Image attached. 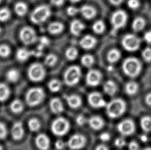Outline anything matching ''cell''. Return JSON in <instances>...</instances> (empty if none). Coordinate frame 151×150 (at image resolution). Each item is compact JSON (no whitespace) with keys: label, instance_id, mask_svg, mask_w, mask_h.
I'll return each instance as SVG.
<instances>
[{"label":"cell","instance_id":"cell-25","mask_svg":"<svg viewBox=\"0 0 151 150\" xmlns=\"http://www.w3.org/2000/svg\"><path fill=\"white\" fill-rule=\"evenodd\" d=\"M24 106L22 101L19 99L14 100L10 104V109L13 113L20 114L23 112Z\"/></svg>","mask_w":151,"mask_h":150},{"label":"cell","instance_id":"cell-40","mask_svg":"<svg viewBox=\"0 0 151 150\" xmlns=\"http://www.w3.org/2000/svg\"><path fill=\"white\" fill-rule=\"evenodd\" d=\"M57 61V57L53 54H50L47 56L45 60V65L48 66H53L56 63Z\"/></svg>","mask_w":151,"mask_h":150},{"label":"cell","instance_id":"cell-34","mask_svg":"<svg viewBox=\"0 0 151 150\" xmlns=\"http://www.w3.org/2000/svg\"><path fill=\"white\" fill-rule=\"evenodd\" d=\"M28 126L32 132H37L41 128V123L37 118H32L28 122Z\"/></svg>","mask_w":151,"mask_h":150},{"label":"cell","instance_id":"cell-35","mask_svg":"<svg viewBox=\"0 0 151 150\" xmlns=\"http://www.w3.org/2000/svg\"><path fill=\"white\" fill-rule=\"evenodd\" d=\"M141 128L145 132L151 131V117L150 116H145L142 118L140 121Z\"/></svg>","mask_w":151,"mask_h":150},{"label":"cell","instance_id":"cell-37","mask_svg":"<svg viewBox=\"0 0 151 150\" xmlns=\"http://www.w3.org/2000/svg\"><path fill=\"white\" fill-rule=\"evenodd\" d=\"M92 29L94 31V33L98 34H102L105 29V25L102 21H97L93 25Z\"/></svg>","mask_w":151,"mask_h":150},{"label":"cell","instance_id":"cell-49","mask_svg":"<svg viewBox=\"0 0 151 150\" xmlns=\"http://www.w3.org/2000/svg\"><path fill=\"white\" fill-rule=\"evenodd\" d=\"M67 144L63 141V140L61 139L57 140L55 144V148L57 150H63L65 148Z\"/></svg>","mask_w":151,"mask_h":150},{"label":"cell","instance_id":"cell-39","mask_svg":"<svg viewBox=\"0 0 151 150\" xmlns=\"http://www.w3.org/2000/svg\"><path fill=\"white\" fill-rule=\"evenodd\" d=\"M10 16L11 12L9 9L6 7L0 9V22H6L10 19Z\"/></svg>","mask_w":151,"mask_h":150},{"label":"cell","instance_id":"cell-45","mask_svg":"<svg viewBox=\"0 0 151 150\" xmlns=\"http://www.w3.org/2000/svg\"><path fill=\"white\" fill-rule=\"evenodd\" d=\"M140 5V3L139 0H128L127 1V6L129 8L135 10L139 8Z\"/></svg>","mask_w":151,"mask_h":150},{"label":"cell","instance_id":"cell-46","mask_svg":"<svg viewBox=\"0 0 151 150\" xmlns=\"http://www.w3.org/2000/svg\"><path fill=\"white\" fill-rule=\"evenodd\" d=\"M126 141L124 138H123L122 137H120L118 138H116L114 140V145L119 148H122L123 147L126 145Z\"/></svg>","mask_w":151,"mask_h":150},{"label":"cell","instance_id":"cell-38","mask_svg":"<svg viewBox=\"0 0 151 150\" xmlns=\"http://www.w3.org/2000/svg\"><path fill=\"white\" fill-rule=\"evenodd\" d=\"M78 51L75 47H69L65 51V56L69 60H74L78 56Z\"/></svg>","mask_w":151,"mask_h":150},{"label":"cell","instance_id":"cell-17","mask_svg":"<svg viewBox=\"0 0 151 150\" xmlns=\"http://www.w3.org/2000/svg\"><path fill=\"white\" fill-rule=\"evenodd\" d=\"M63 98L70 108L78 109L82 106V100L78 95L75 94L65 95Z\"/></svg>","mask_w":151,"mask_h":150},{"label":"cell","instance_id":"cell-27","mask_svg":"<svg viewBox=\"0 0 151 150\" xmlns=\"http://www.w3.org/2000/svg\"><path fill=\"white\" fill-rule=\"evenodd\" d=\"M145 26V21L143 18L138 16L134 20L132 23V29L135 32L142 31Z\"/></svg>","mask_w":151,"mask_h":150},{"label":"cell","instance_id":"cell-58","mask_svg":"<svg viewBox=\"0 0 151 150\" xmlns=\"http://www.w3.org/2000/svg\"><path fill=\"white\" fill-rule=\"evenodd\" d=\"M70 1L72 3H77V2H80L81 0H70Z\"/></svg>","mask_w":151,"mask_h":150},{"label":"cell","instance_id":"cell-10","mask_svg":"<svg viewBox=\"0 0 151 150\" xmlns=\"http://www.w3.org/2000/svg\"><path fill=\"white\" fill-rule=\"evenodd\" d=\"M20 38L24 44H32L37 41V36L35 31L30 27H23L20 32Z\"/></svg>","mask_w":151,"mask_h":150},{"label":"cell","instance_id":"cell-14","mask_svg":"<svg viewBox=\"0 0 151 150\" xmlns=\"http://www.w3.org/2000/svg\"><path fill=\"white\" fill-rule=\"evenodd\" d=\"M102 79V75L100 71L96 69H91L86 75V83L90 86H96L100 83Z\"/></svg>","mask_w":151,"mask_h":150},{"label":"cell","instance_id":"cell-2","mask_svg":"<svg viewBox=\"0 0 151 150\" xmlns=\"http://www.w3.org/2000/svg\"><path fill=\"white\" fill-rule=\"evenodd\" d=\"M122 69L125 74L131 78H135L140 74L142 64L135 57H129L123 61Z\"/></svg>","mask_w":151,"mask_h":150},{"label":"cell","instance_id":"cell-41","mask_svg":"<svg viewBox=\"0 0 151 150\" xmlns=\"http://www.w3.org/2000/svg\"><path fill=\"white\" fill-rule=\"evenodd\" d=\"M50 44V40L47 37L42 36L39 38V44L37 47V51L42 52L43 49L48 46Z\"/></svg>","mask_w":151,"mask_h":150},{"label":"cell","instance_id":"cell-19","mask_svg":"<svg viewBox=\"0 0 151 150\" xmlns=\"http://www.w3.org/2000/svg\"><path fill=\"white\" fill-rule=\"evenodd\" d=\"M96 39L91 35H86L80 41V45L85 49H90L93 48L96 44Z\"/></svg>","mask_w":151,"mask_h":150},{"label":"cell","instance_id":"cell-50","mask_svg":"<svg viewBox=\"0 0 151 150\" xmlns=\"http://www.w3.org/2000/svg\"><path fill=\"white\" fill-rule=\"evenodd\" d=\"M101 140L103 142H107L110 140V135L107 132H104L100 135Z\"/></svg>","mask_w":151,"mask_h":150},{"label":"cell","instance_id":"cell-55","mask_svg":"<svg viewBox=\"0 0 151 150\" xmlns=\"http://www.w3.org/2000/svg\"><path fill=\"white\" fill-rule=\"evenodd\" d=\"M95 150H108V148L105 144H100L96 146Z\"/></svg>","mask_w":151,"mask_h":150},{"label":"cell","instance_id":"cell-28","mask_svg":"<svg viewBox=\"0 0 151 150\" xmlns=\"http://www.w3.org/2000/svg\"><path fill=\"white\" fill-rule=\"evenodd\" d=\"M10 95V90L8 85L4 83H0V102L5 101Z\"/></svg>","mask_w":151,"mask_h":150},{"label":"cell","instance_id":"cell-24","mask_svg":"<svg viewBox=\"0 0 151 150\" xmlns=\"http://www.w3.org/2000/svg\"><path fill=\"white\" fill-rule=\"evenodd\" d=\"M103 90L107 95L112 96L116 93L117 91L116 84L112 80L107 81L103 85Z\"/></svg>","mask_w":151,"mask_h":150},{"label":"cell","instance_id":"cell-26","mask_svg":"<svg viewBox=\"0 0 151 150\" xmlns=\"http://www.w3.org/2000/svg\"><path fill=\"white\" fill-rule=\"evenodd\" d=\"M63 25L61 23L58 22L51 23L47 27V30L52 35L59 34L63 31Z\"/></svg>","mask_w":151,"mask_h":150},{"label":"cell","instance_id":"cell-53","mask_svg":"<svg viewBox=\"0 0 151 150\" xmlns=\"http://www.w3.org/2000/svg\"><path fill=\"white\" fill-rule=\"evenodd\" d=\"M65 0H51L52 4L56 6H60L63 5Z\"/></svg>","mask_w":151,"mask_h":150},{"label":"cell","instance_id":"cell-4","mask_svg":"<svg viewBox=\"0 0 151 150\" xmlns=\"http://www.w3.org/2000/svg\"><path fill=\"white\" fill-rule=\"evenodd\" d=\"M51 9L49 6L41 5L38 6L31 13L30 19L32 22L40 24L45 22L51 16Z\"/></svg>","mask_w":151,"mask_h":150},{"label":"cell","instance_id":"cell-42","mask_svg":"<svg viewBox=\"0 0 151 150\" xmlns=\"http://www.w3.org/2000/svg\"><path fill=\"white\" fill-rule=\"evenodd\" d=\"M11 53L10 47L6 44L0 45V56L2 58H6L10 55Z\"/></svg>","mask_w":151,"mask_h":150},{"label":"cell","instance_id":"cell-61","mask_svg":"<svg viewBox=\"0 0 151 150\" xmlns=\"http://www.w3.org/2000/svg\"><path fill=\"white\" fill-rule=\"evenodd\" d=\"M2 32V29H1V27H0V34Z\"/></svg>","mask_w":151,"mask_h":150},{"label":"cell","instance_id":"cell-60","mask_svg":"<svg viewBox=\"0 0 151 150\" xmlns=\"http://www.w3.org/2000/svg\"><path fill=\"white\" fill-rule=\"evenodd\" d=\"M0 150H4L3 146H2L1 145H0Z\"/></svg>","mask_w":151,"mask_h":150},{"label":"cell","instance_id":"cell-15","mask_svg":"<svg viewBox=\"0 0 151 150\" xmlns=\"http://www.w3.org/2000/svg\"><path fill=\"white\" fill-rule=\"evenodd\" d=\"M11 134L13 139L19 141L22 139L24 135V129L21 121H17L14 124L11 129Z\"/></svg>","mask_w":151,"mask_h":150},{"label":"cell","instance_id":"cell-54","mask_svg":"<svg viewBox=\"0 0 151 150\" xmlns=\"http://www.w3.org/2000/svg\"><path fill=\"white\" fill-rule=\"evenodd\" d=\"M111 4L114 6H119L123 2V0H109Z\"/></svg>","mask_w":151,"mask_h":150},{"label":"cell","instance_id":"cell-31","mask_svg":"<svg viewBox=\"0 0 151 150\" xmlns=\"http://www.w3.org/2000/svg\"><path fill=\"white\" fill-rule=\"evenodd\" d=\"M14 11L19 16H24L27 12L28 7L23 2H18L14 6Z\"/></svg>","mask_w":151,"mask_h":150},{"label":"cell","instance_id":"cell-8","mask_svg":"<svg viewBox=\"0 0 151 150\" xmlns=\"http://www.w3.org/2000/svg\"><path fill=\"white\" fill-rule=\"evenodd\" d=\"M29 79L33 82H40L45 79L46 75L45 69L39 63H33L28 69Z\"/></svg>","mask_w":151,"mask_h":150},{"label":"cell","instance_id":"cell-7","mask_svg":"<svg viewBox=\"0 0 151 150\" xmlns=\"http://www.w3.org/2000/svg\"><path fill=\"white\" fill-rule=\"evenodd\" d=\"M127 14L124 10H118L114 11L111 17V23L113 29L112 32L116 33L123 28L127 24Z\"/></svg>","mask_w":151,"mask_h":150},{"label":"cell","instance_id":"cell-11","mask_svg":"<svg viewBox=\"0 0 151 150\" xmlns=\"http://www.w3.org/2000/svg\"><path fill=\"white\" fill-rule=\"evenodd\" d=\"M87 139L85 136L82 134H76L70 137L67 145L71 150H78L84 148Z\"/></svg>","mask_w":151,"mask_h":150},{"label":"cell","instance_id":"cell-5","mask_svg":"<svg viewBox=\"0 0 151 150\" xmlns=\"http://www.w3.org/2000/svg\"><path fill=\"white\" fill-rule=\"evenodd\" d=\"M70 129V124L67 119L59 117L55 119L51 124V130L56 136H63L67 134Z\"/></svg>","mask_w":151,"mask_h":150},{"label":"cell","instance_id":"cell-52","mask_svg":"<svg viewBox=\"0 0 151 150\" xmlns=\"http://www.w3.org/2000/svg\"><path fill=\"white\" fill-rule=\"evenodd\" d=\"M143 39L146 42L151 44V31L145 32L143 36Z\"/></svg>","mask_w":151,"mask_h":150},{"label":"cell","instance_id":"cell-9","mask_svg":"<svg viewBox=\"0 0 151 150\" xmlns=\"http://www.w3.org/2000/svg\"><path fill=\"white\" fill-rule=\"evenodd\" d=\"M123 48L129 51H135L140 46L141 40L134 34H127L123 37L121 41Z\"/></svg>","mask_w":151,"mask_h":150},{"label":"cell","instance_id":"cell-29","mask_svg":"<svg viewBox=\"0 0 151 150\" xmlns=\"http://www.w3.org/2000/svg\"><path fill=\"white\" fill-rule=\"evenodd\" d=\"M138 89V84L134 81L129 82L125 86V91L128 95L129 96L134 95L137 93Z\"/></svg>","mask_w":151,"mask_h":150},{"label":"cell","instance_id":"cell-30","mask_svg":"<svg viewBox=\"0 0 151 150\" xmlns=\"http://www.w3.org/2000/svg\"><path fill=\"white\" fill-rule=\"evenodd\" d=\"M121 58V53L118 49H113L108 53L107 60L110 63H114L118 61Z\"/></svg>","mask_w":151,"mask_h":150},{"label":"cell","instance_id":"cell-1","mask_svg":"<svg viewBox=\"0 0 151 150\" xmlns=\"http://www.w3.org/2000/svg\"><path fill=\"white\" fill-rule=\"evenodd\" d=\"M106 114L109 117L112 119L117 118L122 115L126 110V103L121 98L111 100L106 104Z\"/></svg>","mask_w":151,"mask_h":150},{"label":"cell","instance_id":"cell-18","mask_svg":"<svg viewBox=\"0 0 151 150\" xmlns=\"http://www.w3.org/2000/svg\"><path fill=\"white\" fill-rule=\"evenodd\" d=\"M51 112L55 114H60L63 112L64 108L61 100L58 98H53L50 101Z\"/></svg>","mask_w":151,"mask_h":150},{"label":"cell","instance_id":"cell-51","mask_svg":"<svg viewBox=\"0 0 151 150\" xmlns=\"http://www.w3.org/2000/svg\"><path fill=\"white\" fill-rule=\"evenodd\" d=\"M129 150H139V144L137 142L134 141H132L129 142Z\"/></svg>","mask_w":151,"mask_h":150},{"label":"cell","instance_id":"cell-44","mask_svg":"<svg viewBox=\"0 0 151 150\" xmlns=\"http://www.w3.org/2000/svg\"><path fill=\"white\" fill-rule=\"evenodd\" d=\"M142 57L146 62H151V47H148L143 49L142 52Z\"/></svg>","mask_w":151,"mask_h":150},{"label":"cell","instance_id":"cell-16","mask_svg":"<svg viewBox=\"0 0 151 150\" xmlns=\"http://www.w3.org/2000/svg\"><path fill=\"white\" fill-rule=\"evenodd\" d=\"M35 144L39 150H47L50 146L49 137L43 133L38 134L35 139Z\"/></svg>","mask_w":151,"mask_h":150},{"label":"cell","instance_id":"cell-3","mask_svg":"<svg viewBox=\"0 0 151 150\" xmlns=\"http://www.w3.org/2000/svg\"><path fill=\"white\" fill-rule=\"evenodd\" d=\"M45 97V92L42 88L32 87L27 91L25 100L28 106L34 107L41 104Z\"/></svg>","mask_w":151,"mask_h":150},{"label":"cell","instance_id":"cell-56","mask_svg":"<svg viewBox=\"0 0 151 150\" xmlns=\"http://www.w3.org/2000/svg\"><path fill=\"white\" fill-rule=\"evenodd\" d=\"M145 102L147 105L151 106V93L148 94L145 97Z\"/></svg>","mask_w":151,"mask_h":150},{"label":"cell","instance_id":"cell-47","mask_svg":"<svg viewBox=\"0 0 151 150\" xmlns=\"http://www.w3.org/2000/svg\"><path fill=\"white\" fill-rule=\"evenodd\" d=\"M76 122L78 126H84L86 122H88V120L83 115H78L76 118Z\"/></svg>","mask_w":151,"mask_h":150},{"label":"cell","instance_id":"cell-23","mask_svg":"<svg viewBox=\"0 0 151 150\" xmlns=\"http://www.w3.org/2000/svg\"><path fill=\"white\" fill-rule=\"evenodd\" d=\"M34 55V51H30L25 48H21L16 52V58L20 62H24Z\"/></svg>","mask_w":151,"mask_h":150},{"label":"cell","instance_id":"cell-22","mask_svg":"<svg viewBox=\"0 0 151 150\" xmlns=\"http://www.w3.org/2000/svg\"><path fill=\"white\" fill-rule=\"evenodd\" d=\"M80 12L82 16L86 19H91L96 16V10L92 6L89 5H85L80 9Z\"/></svg>","mask_w":151,"mask_h":150},{"label":"cell","instance_id":"cell-57","mask_svg":"<svg viewBox=\"0 0 151 150\" xmlns=\"http://www.w3.org/2000/svg\"><path fill=\"white\" fill-rule=\"evenodd\" d=\"M140 139L142 142H147V141H148V137L145 134H143V135H141L140 136Z\"/></svg>","mask_w":151,"mask_h":150},{"label":"cell","instance_id":"cell-59","mask_svg":"<svg viewBox=\"0 0 151 150\" xmlns=\"http://www.w3.org/2000/svg\"><path fill=\"white\" fill-rule=\"evenodd\" d=\"M142 150H151V148H146L143 149Z\"/></svg>","mask_w":151,"mask_h":150},{"label":"cell","instance_id":"cell-62","mask_svg":"<svg viewBox=\"0 0 151 150\" xmlns=\"http://www.w3.org/2000/svg\"><path fill=\"white\" fill-rule=\"evenodd\" d=\"M2 0H0V3H1V2H2Z\"/></svg>","mask_w":151,"mask_h":150},{"label":"cell","instance_id":"cell-48","mask_svg":"<svg viewBox=\"0 0 151 150\" xmlns=\"http://www.w3.org/2000/svg\"><path fill=\"white\" fill-rule=\"evenodd\" d=\"M67 12L68 15L70 16H73L80 12V9L74 6H69L67 9Z\"/></svg>","mask_w":151,"mask_h":150},{"label":"cell","instance_id":"cell-36","mask_svg":"<svg viewBox=\"0 0 151 150\" xmlns=\"http://www.w3.org/2000/svg\"><path fill=\"white\" fill-rule=\"evenodd\" d=\"M94 57L92 55H85L81 58V63L86 67H90L92 66L94 63Z\"/></svg>","mask_w":151,"mask_h":150},{"label":"cell","instance_id":"cell-43","mask_svg":"<svg viewBox=\"0 0 151 150\" xmlns=\"http://www.w3.org/2000/svg\"><path fill=\"white\" fill-rule=\"evenodd\" d=\"M8 135V129L5 124L0 121V140H3Z\"/></svg>","mask_w":151,"mask_h":150},{"label":"cell","instance_id":"cell-13","mask_svg":"<svg viewBox=\"0 0 151 150\" xmlns=\"http://www.w3.org/2000/svg\"><path fill=\"white\" fill-rule=\"evenodd\" d=\"M88 101L91 106L96 109L106 107L107 104L103 98L102 95L97 91H93L89 94Z\"/></svg>","mask_w":151,"mask_h":150},{"label":"cell","instance_id":"cell-12","mask_svg":"<svg viewBox=\"0 0 151 150\" xmlns=\"http://www.w3.org/2000/svg\"><path fill=\"white\" fill-rule=\"evenodd\" d=\"M117 130L122 136H129L135 132V124L132 120H123L118 124Z\"/></svg>","mask_w":151,"mask_h":150},{"label":"cell","instance_id":"cell-32","mask_svg":"<svg viewBox=\"0 0 151 150\" xmlns=\"http://www.w3.org/2000/svg\"><path fill=\"white\" fill-rule=\"evenodd\" d=\"M20 78V73L18 70L11 69L6 74V79L11 83H15Z\"/></svg>","mask_w":151,"mask_h":150},{"label":"cell","instance_id":"cell-20","mask_svg":"<svg viewBox=\"0 0 151 150\" xmlns=\"http://www.w3.org/2000/svg\"><path fill=\"white\" fill-rule=\"evenodd\" d=\"M88 123L90 128L98 131L102 129L105 124L104 120L99 116H93L88 120Z\"/></svg>","mask_w":151,"mask_h":150},{"label":"cell","instance_id":"cell-21","mask_svg":"<svg viewBox=\"0 0 151 150\" xmlns=\"http://www.w3.org/2000/svg\"><path fill=\"white\" fill-rule=\"evenodd\" d=\"M85 29V25L83 23L78 20H74L70 24V31L72 34L76 36H79Z\"/></svg>","mask_w":151,"mask_h":150},{"label":"cell","instance_id":"cell-33","mask_svg":"<svg viewBox=\"0 0 151 150\" xmlns=\"http://www.w3.org/2000/svg\"><path fill=\"white\" fill-rule=\"evenodd\" d=\"M62 84L61 82L57 79H52L48 83L50 91L53 93H56L61 89Z\"/></svg>","mask_w":151,"mask_h":150},{"label":"cell","instance_id":"cell-6","mask_svg":"<svg viewBox=\"0 0 151 150\" xmlns=\"http://www.w3.org/2000/svg\"><path fill=\"white\" fill-rule=\"evenodd\" d=\"M82 76V71L76 65L70 66L64 74L63 79L66 85L73 86L77 84Z\"/></svg>","mask_w":151,"mask_h":150}]
</instances>
